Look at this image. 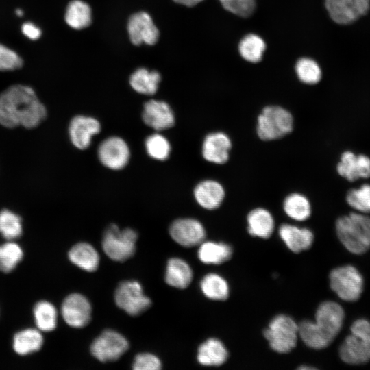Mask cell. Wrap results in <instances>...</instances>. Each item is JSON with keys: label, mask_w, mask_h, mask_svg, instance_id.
<instances>
[{"label": "cell", "mask_w": 370, "mask_h": 370, "mask_svg": "<svg viewBox=\"0 0 370 370\" xmlns=\"http://www.w3.org/2000/svg\"><path fill=\"white\" fill-rule=\"evenodd\" d=\"M47 110L30 86L14 84L0 94V125L8 129H34L47 118Z\"/></svg>", "instance_id": "6da1fadb"}, {"label": "cell", "mask_w": 370, "mask_h": 370, "mask_svg": "<svg viewBox=\"0 0 370 370\" xmlns=\"http://www.w3.org/2000/svg\"><path fill=\"white\" fill-rule=\"evenodd\" d=\"M343 308L334 301H325L318 306L314 321L304 320L299 325V336L309 347L322 349L338 334L345 320Z\"/></svg>", "instance_id": "7a4b0ae2"}, {"label": "cell", "mask_w": 370, "mask_h": 370, "mask_svg": "<svg viewBox=\"0 0 370 370\" xmlns=\"http://www.w3.org/2000/svg\"><path fill=\"white\" fill-rule=\"evenodd\" d=\"M337 237L350 253L361 255L370 249V217L352 212L336 221Z\"/></svg>", "instance_id": "3957f363"}, {"label": "cell", "mask_w": 370, "mask_h": 370, "mask_svg": "<svg viewBox=\"0 0 370 370\" xmlns=\"http://www.w3.org/2000/svg\"><path fill=\"white\" fill-rule=\"evenodd\" d=\"M294 120L290 111L276 105L265 106L257 118L256 133L260 139H280L293 130Z\"/></svg>", "instance_id": "277c9868"}, {"label": "cell", "mask_w": 370, "mask_h": 370, "mask_svg": "<svg viewBox=\"0 0 370 370\" xmlns=\"http://www.w3.org/2000/svg\"><path fill=\"white\" fill-rule=\"evenodd\" d=\"M263 334L273 351L286 354L297 345L299 326L291 317L278 314L271 321Z\"/></svg>", "instance_id": "5b68a950"}, {"label": "cell", "mask_w": 370, "mask_h": 370, "mask_svg": "<svg viewBox=\"0 0 370 370\" xmlns=\"http://www.w3.org/2000/svg\"><path fill=\"white\" fill-rule=\"evenodd\" d=\"M137 232L132 228L120 230L116 224H111L105 231L102 239V248L112 260L123 262L135 253Z\"/></svg>", "instance_id": "8992f818"}, {"label": "cell", "mask_w": 370, "mask_h": 370, "mask_svg": "<svg viewBox=\"0 0 370 370\" xmlns=\"http://www.w3.org/2000/svg\"><path fill=\"white\" fill-rule=\"evenodd\" d=\"M330 286L342 300L356 301L362 293L364 280L358 269L347 264L333 269L329 275Z\"/></svg>", "instance_id": "52a82bcc"}, {"label": "cell", "mask_w": 370, "mask_h": 370, "mask_svg": "<svg viewBox=\"0 0 370 370\" xmlns=\"http://www.w3.org/2000/svg\"><path fill=\"white\" fill-rule=\"evenodd\" d=\"M116 306L131 316H138L151 305L149 297L145 295L141 284L136 280L121 282L114 293Z\"/></svg>", "instance_id": "ba28073f"}, {"label": "cell", "mask_w": 370, "mask_h": 370, "mask_svg": "<svg viewBox=\"0 0 370 370\" xmlns=\"http://www.w3.org/2000/svg\"><path fill=\"white\" fill-rule=\"evenodd\" d=\"M129 349V342L119 332L108 329L100 334L90 345L91 354L102 362L117 360Z\"/></svg>", "instance_id": "9c48e42d"}, {"label": "cell", "mask_w": 370, "mask_h": 370, "mask_svg": "<svg viewBox=\"0 0 370 370\" xmlns=\"http://www.w3.org/2000/svg\"><path fill=\"white\" fill-rule=\"evenodd\" d=\"M329 16L339 25H349L365 15L370 0H324Z\"/></svg>", "instance_id": "30bf717a"}, {"label": "cell", "mask_w": 370, "mask_h": 370, "mask_svg": "<svg viewBox=\"0 0 370 370\" xmlns=\"http://www.w3.org/2000/svg\"><path fill=\"white\" fill-rule=\"evenodd\" d=\"M61 312L64 321L69 326L82 328L86 326L91 320L92 307L85 296L73 293L63 301Z\"/></svg>", "instance_id": "8fae6325"}, {"label": "cell", "mask_w": 370, "mask_h": 370, "mask_svg": "<svg viewBox=\"0 0 370 370\" xmlns=\"http://www.w3.org/2000/svg\"><path fill=\"white\" fill-rule=\"evenodd\" d=\"M130 157V148L120 137L111 136L103 140L98 148V158L102 164L112 170L124 168Z\"/></svg>", "instance_id": "7c38bea8"}, {"label": "cell", "mask_w": 370, "mask_h": 370, "mask_svg": "<svg viewBox=\"0 0 370 370\" xmlns=\"http://www.w3.org/2000/svg\"><path fill=\"white\" fill-rule=\"evenodd\" d=\"M173 240L185 247L199 245L206 238V230L202 223L192 218L175 220L169 227Z\"/></svg>", "instance_id": "4fadbf2b"}, {"label": "cell", "mask_w": 370, "mask_h": 370, "mask_svg": "<svg viewBox=\"0 0 370 370\" xmlns=\"http://www.w3.org/2000/svg\"><path fill=\"white\" fill-rule=\"evenodd\" d=\"M127 32L132 43L140 45L142 43L153 45L159 38V31L151 17L145 12L132 14L127 23Z\"/></svg>", "instance_id": "5bb4252c"}, {"label": "cell", "mask_w": 370, "mask_h": 370, "mask_svg": "<svg viewBox=\"0 0 370 370\" xmlns=\"http://www.w3.org/2000/svg\"><path fill=\"white\" fill-rule=\"evenodd\" d=\"M232 147V140L226 133L213 132L208 134L203 140L202 156L210 163L224 164L229 160Z\"/></svg>", "instance_id": "9a60e30c"}, {"label": "cell", "mask_w": 370, "mask_h": 370, "mask_svg": "<svg viewBox=\"0 0 370 370\" xmlns=\"http://www.w3.org/2000/svg\"><path fill=\"white\" fill-rule=\"evenodd\" d=\"M338 174L349 182L370 177V158L365 154L344 151L336 165Z\"/></svg>", "instance_id": "2e32d148"}, {"label": "cell", "mask_w": 370, "mask_h": 370, "mask_svg": "<svg viewBox=\"0 0 370 370\" xmlns=\"http://www.w3.org/2000/svg\"><path fill=\"white\" fill-rule=\"evenodd\" d=\"M100 130V123L96 119L77 115L69 123V135L75 147L85 149L90 146L92 137L99 133Z\"/></svg>", "instance_id": "e0dca14e"}, {"label": "cell", "mask_w": 370, "mask_h": 370, "mask_svg": "<svg viewBox=\"0 0 370 370\" xmlns=\"http://www.w3.org/2000/svg\"><path fill=\"white\" fill-rule=\"evenodd\" d=\"M144 123L156 131L171 127L175 123V116L169 105L163 101L151 99L144 104Z\"/></svg>", "instance_id": "ac0fdd59"}, {"label": "cell", "mask_w": 370, "mask_h": 370, "mask_svg": "<svg viewBox=\"0 0 370 370\" xmlns=\"http://www.w3.org/2000/svg\"><path fill=\"white\" fill-rule=\"evenodd\" d=\"M193 195L197 203L208 210L217 209L225 197V190L218 181L208 179L199 182L194 188Z\"/></svg>", "instance_id": "d6986e66"}, {"label": "cell", "mask_w": 370, "mask_h": 370, "mask_svg": "<svg viewBox=\"0 0 370 370\" xmlns=\"http://www.w3.org/2000/svg\"><path fill=\"white\" fill-rule=\"evenodd\" d=\"M338 354L347 365H364L370 361V344L350 333L341 343Z\"/></svg>", "instance_id": "ffe728a7"}, {"label": "cell", "mask_w": 370, "mask_h": 370, "mask_svg": "<svg viewBox=\"0 0 370 370\" xmlns=\"http://www.w3.org/2000/svg\"><path fill=\"white\" fill-rule=\"evenodd\" d=\"M278 233L287 247L294 253L307 250L313 243L314 234L306 227L284 223L280 226Z\"/></svg>", "instance_id": "44dd1931"}, {"label": "cell", "mask_w": 370, "mask_h": 370, "mask_svg": "<svg viewBox=\"0 0 370 370\" xmlns=\"http://www.w3.org/2000/svg\"><path fill=\"white\" fill-rule=\"evenodd\" d=\"M247 231L252 236L269 238L273 232L275 221L272 214L264 208H256L247 216Z\"/></svg>", "instance_id": "7402d4cb"}, {"label": "cell", "mask_w": 370, "mask_h": 370, "mask_svg": "<svg viewBox=\"0 0 370 370\" xmlns=\"http://www.w3.org/2000/svg\"><path fill=\"white\" fill-rule=\"evenodd\" d=\"M228 352L219 339L210 338L203 342L197 350V361L204 366H220L225 362Z\"/></svg>", "instance_id": "603a6c76"}, {"label": "cell", "mask_w": 370, "mask_h": 370, "mask_svg": "<svg viewBox=\"0 0 370 370\" xmlns=\"http://www.w3.org/2000/svg\"><path fill=\"white\" fill-rule=\"evenodd\" d=\"M164 278L166 283L172 287L186 288L193 280V271L184 260L171 258L167 262Z\"/></svg>", "instance_id": "cb8c5ba5"}, {"label": "cell", "mask_w": 370, "mask_h": 370, "mask_svg": "<svg viewBox=\"0 0 370 370\" xmlns=\"http://www.w3.org/2000/svg\"><path fill=\"white\" fill-rule=\"evenodd\" d=\"M68 256L71 262L88 272L96 271L99 264V255L97 251L88 243L75 245L69 250Z\"/></svg>", "instance_id": "d4e9b609"}, {"label": "cell", "mask_w": 370, "mask_h": 370, "mask_svg": "<svg viewBox=\"0 0 370 370\" xmlns=\"http://www.w3.org/2000/svg\"><path fill=\"white\" fill-rule=\"evenodd\" d=\"M232 247L225 243L203 241L197 255L201 262L206 264H221L229 260L232 256Z\"/></svg>", "instance_id": "484cf974"}, {"label": "cell", "mask_w": 370, "mask_h": 370, "mask_svg": "<svg viewBox=\"0 0 370 370\" xmlns=\"http://www.w3.org/2000/svg\"><path fill=\"white\" fill-rule=\"evenodd\" d=\"M282 208L285 214L293 220L304 221L311 215L312 207L308 198L299 193H292L284 199Z\"/></svg>", "instance_id": "4316f807"}, {"label": "cell", "mask_w": 370, "mask_h": 370, "mask_svg": "<svg viewBox=\"0 0 370 370\" xmlns=\"http://www.w3.org/2000/svg\"><path fill=\"white\" fill-rule=\"evenodd\" d=\"M160 80L161 76L158 71L140 68L131 75L130 84L137 92L151 95L158 90Z\"/></svg>", "instance_id": "83f0119b"}, {"label": "cell", "mask_w": 370, "mask_h": 370, "mask_svg": "<svg viewBox=\"0 0 370 370\" xmlns=\"http://www.w3.org/2000/svg\"><path fill=\"white\" fill-rule=\"evenodd\" d=\"M65 21L75 29H82L88 27L92 22L90 7L81 0H73L67 5Z\"/></svg>", "instance_id": "f1b7e54d"}, {"label": "cell", "mask_w": 370, "mask_h": 370, "mask_svg": "<svg viewBox=\"0 0 370 370\" xmlns=\"http://www.w3.org/2000/svg\"><path fill=\"white\" fill-rule=\"evenodd\" d=\"M200 288L203 294L208 299L216 301H224L230 293L227 281L217 273L206 275L200 282Z\"/></svg>", "instance_id": "f546056e"}, {"label": "cell", "mask_w": 370, "mask_h": 370, "mask_svg": "<svg viewBox=\"0 0 370 370\" xmlns=\"http://www.w3.org/2000/svg\"><path fill=\"white\" fill-rule=\"evenodd\" d=\"M43 344L40 332L35 329H27L16 334L13 341L14 351L24 356L38 351Z\"/></svg>", "instance_id": "4dcf8cb0"}, {"label": "cell", "mask_w": 370, "mask_h": 370, "mask_svg": "<svg viewBox=\"0 0 370 370\" xmlns=\"http://www.w3.org/2000/svg\"><path fill=\"white\" fill-rule=\"evenodd\" d=\"M265 49L266 44L264 40L254 34L245 35L238 44V52L241 56L251 63L260 62Z\"/></svg>", "instance_id": "1f68e13d"}, {"label": "cell", "mask_w": 370, "mask_h": 370, "mask_svg": "<svg viewBox=\"0 0 370 370\" xmlns=\"http://www.w3.org/2000/svg\"><path fill=\"white\" fill-rule=\"evenodd\" d=\"M34 314L40 330L51 332L56 328L58 313L52 304L45 301L37 303L34 308Z\"/></svg>", "instance_id": "d6a6232c"}, {"label": "cell", "mask_w": 370, "mask_h": 370, "mask_svg": "<svg viewBox=\"0 0 370 370\" xmlns=\"http://www.w3.org/2000/svg\"><path fill=\"white\" fill-rule=\"evenodd\" d=\"M295 72L298 79L304 84H318L322 77L321 69L318 63L310 58H301L295 64Z\"/></svg>", "instance_id": "836d02e7"}, {"label": "cell", "mask_w": 370, "mask_h": 370, "mask_svg": "<svg viewBox=\"0 0 370 370\" xmlns=\"http://www.w3.org/2000/svg\"><path fill=\"white\" fill-rule=\"evenodd\" d=\"M23 232L22 219L15 212L3 209L0 211V233L11 241L19 238Z\"/></svg>", "instance_id": "e575fe53"}, {"label": "cell", "mask_w": 370, "mask_h": 370, "mask_svg": "<svg viewBox=\"0 0 370 370\" xmlns=\"http://www.w3.org/2000/svg\"><path fill=\"white\" fill-rule=\"evenodd\" d=\"M345 199L356 212L370 214V184H365L359 188L349 190Z\"/></svg>", "instance_id": "d590c367"}, {"label": "cell", "mask_w": 370, "mask_h": 370, "mask_svg": "<svg viewBox=\"0 0 370 370\" xmlns=\"http://www.w3.org/2000/svg\"><path fill=\"white\" fill-rule=\"evenodd\" d=\"M23 256L22 249L14 242L10 241L0 245V271L11 272L21 261Z\"/></svg>", "instance_id": "8d00e7d4"}, {"label": "cell", "mask_w": 370, "mask_h": 370, "mask_svg": "<svg viewBox=\"0 0 370 370\" xmlns=\"http://www.w3.org/2000/svg\"><path fill=\"white\" fill-rule=\"evenodd\" d=\"M148 155L157 160H166L171 153V145L164 136L156 133L149 136L145 143Z\"/></svg>", "instance_id": "74e56055"}, {"label": "cell", "mask_w": 370, "mask_h": 370, "mask_svg": "<svg viewBox=\"0 0 370 370\" xmlns=\"http://www.w3.org/2000/svg\"><path fill=\"white\" fill-rule=\"evenodd\" d=\"M227 12L240 17L251 16L256 8V0H219Z\"/></svg>", "instance_id": "f35d334b"}, {"label": "cell", "mask_w": 370, "mask_h": 370, "mask_svg": "<svg viewBox=\"0 0 370 370\" xmlns=\"http://www.w3.org/2000/svg\"><path fill=\"white\" fill-rule=\"evenodd\" d=\"M22 58L14 51L0 44V71H12L23 66Z\"/></svg>", "instance_id": "ab89813d"}, {"label": "cell", "mask_w": 370, "mask_h": 370, "mask_svg": "<svg viewBox=\"0 0 370 370\" xmlns=\"http://www.w3.org/2000/svg\"><path fill=\"white\" fill-rule=\"evenodd\" d=\"M134 370H158L162 368L160 358L151 353L137 354L132 364Z\"/></svg>", "instance_id": "60d3db41"}, {"label": "cell", "mask_w": 370, "mask_h": 370, "mask_svg": "<svg viewBox=\"0 0 370 370\" xmlns=\"http://www.w3.org/2000/svg\"><path fill=\"white\" fill-rule=\"evenodd\" d=\"M351 334L370 344V321L365 318L355 320L350 327Z\"/></svg>", "instance_id": "b9f144b4"}, {"label": "cell", "mask_w": 370, "mask_h": 370, "mask_svg": "<svg viewBox=\"0 0 370 370\" xmlns=\"http://www.w3.org/2000/svg\"><path fill=\"white\" fill-rule=\"evenodd\" d=\"M22 32L31 40H37L41 35V30L34 24L29 22L22 25Z\"/></svg>", "instance_id": "7bdbcfd3"}, {"label": "cell", "mask_w": 370, "mask_h": 370, "mask_svg": "<svg viewBox=\"0 0 370 370\" xmlns=\"http://www.w3.org/2000/svg\"><path fill=\"white\" fill-rule=\"evenodd\" d=\"M203 1L204 0H173L175 3L187 7L195 6Z\"/></svg>", "instance_id": "ee69618b"}, {"label": "cell", "mask_w": 370, "mask_h": 370, "mask_svg": "<svg viewBox=\"0 0 370 370\" xmlns=\"http://www.w3.org/2000/svg\"><path fill=\"white\" fill-rule=\"evenodd\" d=\"M298 369L300 370H304V369H314L315 368L312 367H308V366H300Z\"/></svg>", "instance_id": "f6af8a7d"}, {"label": "cell", "mask_w": 370, "mask_h": 370, "mask_svg": "<svg viewBox=\"0 0 370 370\" xmlns=\"http://www.w3.org/2000/svg\"><path fill=\"white\" fill-rule=\"evenodd\" d=\"M16 15H18V16H23V12L22 11V10L17 9V10H16Z\"/></svg>", "instance_id": "bcb514c9"}]
</instances>
